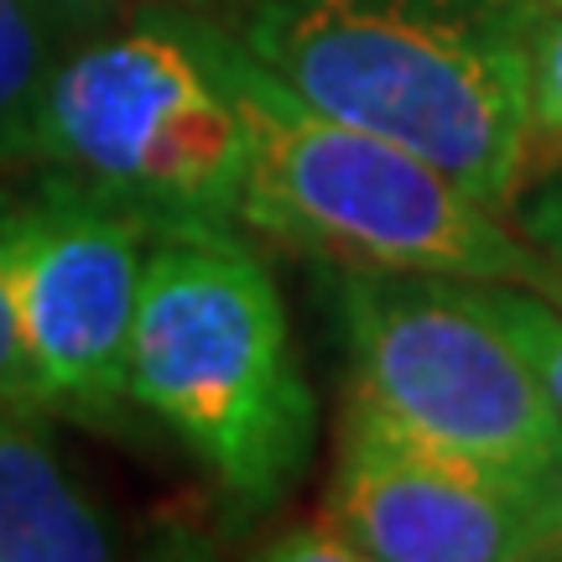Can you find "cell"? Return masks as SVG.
<instances>
[{
    "mask_svg": "<svg viewBox=\"0 0 562 562\" xmlns=\"http://www.w3.org/2000/svg\"><path fill=\"white\" fill-rule=\"evenodd\" d=\"M542 0H250L235 42L328 121L510 214L526 188V21Z\"/></svg>",
    "mask_w": 562,
    "mask_h": 562,
    "instance_id": "cell-1",
    "label": "cell"
},
{
    "mask_svg": "<svg viewBox=\"0 0 562 562\" xmlns=\"http://www.w3.org/2000/svg\"><path fill=\"white\" fill-rule=\"evenodd\" d=\"M131 402L214 474L245 521L292 495L318 442V396L277 281L240 229L151 240L131 323Z\"/></svg>",
    "mask_w": 562,
    "mask_h": 562,
    "instance_id": "cell-2",
    "label": "cell"
},
{
    "mask_svg": "<svg viewBox=\"0 0 562 562\" xmlns=\"http://www.w3.org/2000/svg\"><path fill=\"white\" fill-rule=\"evenodd\" d=\"M199 32L245 115L240 229L328 266H385L547 292L521 229L406 146L302 104L245 53L224 21Z\"/></svg>",
    "mask_w": 562,
    "mask_h": 562,
    "instance_id": "cell-3",
    "label": "cell"
},
{
    "mask_svg": "<svg viewBox=\"0 0 562 562\" xmlns=\"http://www.w3.org/2000/svg\"><path fill=\"white\" fill-rule=\"evenodd\" d=\"M32 167L151 235L240 229L245 115L199 11H140L63 47L32 125Z\"/></svg>",
    "mask_w": 562,
    "mask_h": 562,
    "instance_id": "cell-4",
    "label": "cell"
},
{
    "mask_svg": "<svg viewBox=\"0 0 562 562\" xmlns=\"http://www.w3.org/2000/svg\"><path fill=\"white\" fill-rule=\"evenodd\" d=\"M349 396L402 432L531 495L562 448V412L526 349L484 297V281L334 266Z\"/></svg>",
    "mask_w": 562,
    "mask_h": 562,
    "instance_id": "cell-5",
    "label": "cell"
},
{
    "mask_svg": "<svg viewBox=\"0 0 562 562\" xmlns=\"http://www.w3.org/2000/svg\"><path fill=\"white\" fill-rule=\"evenodd\" d=\"M151 235L131 214L47 178L0 199V277L11 286L47 412L115 422L131 402V323Z\"/></svg>",
    "mask_w": 562,
    "mask_h": 562,
    "instance_id": "cell-6",
    "label": "cell"
},
{
    "mask_svg": "<svg viewBox=\"0 0 562 562\" xmlns=\"http://www.w3.org/2000/svg\"><path fill=\"white\" fill-rule=\"evenodd\" d=\"M328 521L355 562H510L542 542L526 490L427 448L360 396L344 402Z\"/></svg>",
    "mask_w": 562,
    "mask_h": 562,
    "instance_id": "cell-7",
    "label": "cell"
},
{
    "mask_svg": "<svg viewBox=\"0 0 562 562\" xmlns=\"http://www.w3.org/2000/svg\"><path fill=\"white\" fill-rule=\"evenodd\" d=\"M115 531L68 480L47 406L0 396V562H100Z\"/></svg>",
    "mask_w": 562,
    "mask_h": 562,
    "instance_id": "cell-8",
    "label": "cell"
},
{
    "mask_svg": "<svg viewBox=\"0 0 562 562\" xmlns=\"http://www.w3.org/2000/svg\"><path fill=\"white\" fill-rule=\"evenodd\" d=\"M63 47L42 0H0V167H32V125Z\"/></svg>",
    "mask_w": 562,
    "mask_h": 562,
    "instance_id": "cell-9",
    "label": "cell"
},
{
    "mask_svg": "<svg viewBox=\"0 0 562 562\" xmlns=\"http://www.w3.org/2000/svg\"><path fill=\"white\" fill-rule=\"evenodd\" d=\"M562 172V5L526 21V182Z\"/></svg>",
    "mask_w": 562,
    "mask_h": 562,
    "instance_id": "cell-10",
    "label": "cell"
},
{
    "mask_svg": "<svg viewBox=\"0 0 562 562\" xmlns=\"http://www.w3.org/2000/svg\"><path fill=\"white\" fill-rule=\"evenodd\" d=\"M484 297L510 328V339L526 349V360L542 375L552 406L562 412V307L542 292H531V286H510V281H484Z\"/></svg>",
    "mask_w": 562,
    "mask_h": 562,
    "instance_id": "cell-11",
    "label": "cell"
},
{
    "mask_svg": "<svg viewBox=\"0 0 562 562\" xmlns=\"http://www.w3.org/2000/svg\"><path fill=\"white\" fill-rule=\"evenodd\" d=\"M510 214H516L521 240L542 261V277H547L542 297H552L562 307V172L526 182L521 193H516V203H510Z\"/></svg>",
    "mask_w": 562,
    "mask_h": 562,
    "instance_id": "cell-12",
    "label": "cell"
},
{
    "mask_svg": "<svg viewBox=\"0 0 562 562\" xmlns=\"http://www.w3.org/2000/svg\"><path fill=\"white\" fill-rule=\"evenodd\" d=\"M0 396H21V402H42V381H37V364L26 355V339H21V318H16V302H11V286L0 277Z\"/></svg>",
    "mask_w": 562,
    "mask_h": 562,
    "instance_id": "cell-13",
    "label": "cell"
},
{
    "mask_svg": "<svg viewBox=\"0 0 562 562\" xmlns=\"http://www.w3.org/2000/svg\"><path fill=\"white\" fill-rule=\"evenodd\" d=\"M42 5L53 11V21L63 26V37L68 42L94 37V32L115 26V21L131 11V0H42Z\"/></svg>",
    "mask_w": 562,
    "mask_h": 562,
    "instance_id": "cell-14",
    "label": "cell"
},
{
    "mask_svg": "<svg viewBox=\"0 0 562 562\" xmlns=\"http://www.w3.org/2000/svg\"><path fill=\"white\" fill-rule=\"evenodd\" d=\"M531 505H537V526H542V542H537V558H542V547L562 531V448L558 459L547 463L542 480L531 484Z\"/></svg>",
    "mask_w": 562,
    "mask_h": 562,
    "instance_id": "cell-15",
    "label": "cell"
},
{
    "mask_svg": "<svg viewBox=\"0 0 562 562\" xmlns=\"http://www.w3.org/2000/svg\"><path fill=\"white\" fill-rule=\"evenodd\" d=\"M178 5H188V11H240L250 0H178Z\"/></svg>",
    "mask_w": 562,
    "mask_h": 562,
    "instance_id": "cell-16",
    "label": "cell"
},
{
    "mask_svg": "<svg viewBox=\"0 0 562 562\" xmlns=\"http://www.w3.org/2000/svg\"><path fill=\"white\" fill-rule=\"evenodd\" d=\"M542 558H562V531H558V537H552V542L542 547Z\"/></svg>",
    "mask_w": 562,
    "mask_h": 562,
    "instance_id": "cell-17",
    "label": "cell"
},
{
    "mask_svg": "<svg viewBox=\"0 0 562 562\" xmlns=\"http://www.w3.org/2000/svg\"><path fill=\"white\" fill-rule=\"evenodd\" d=\"M552 5H562V0H552Z\"/></svg>",
    "mask_w": 562,
    "mask_h": 562,
    "instance_id": "cell-18",
    "label": "cell"
}]
</instances>
